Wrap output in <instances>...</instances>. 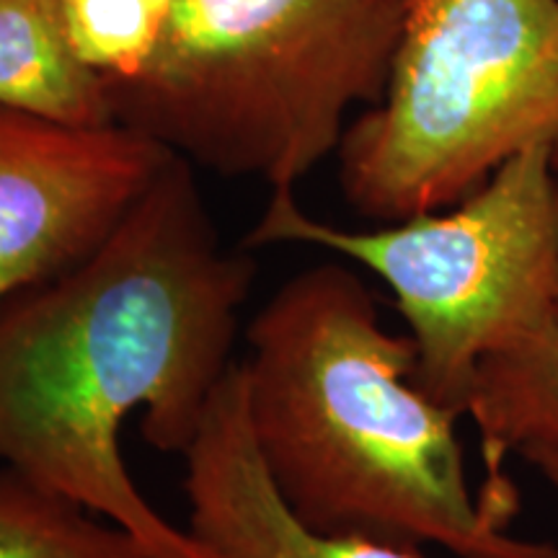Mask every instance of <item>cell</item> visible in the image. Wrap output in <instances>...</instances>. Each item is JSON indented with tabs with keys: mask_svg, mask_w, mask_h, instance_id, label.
<instances>
[{
	"mask_svg": "<svg viewBox=\"0 0 558 558\" xmlns=\"http://www.w3.org/2000/svg\"><path fill=\"white\" fill-rule=\"evenodd\" d=\"M177 0H65L75 50L104 78L137 73L156 50Z\"/></svg>",
	"mask_w": 558,
	"mask_h": 558,
	"instance_id": "obj_11",
	"label": "cell"
},
{
	"mask_svg": "<svg viewBox=\"0 0 558 558\" xmlns=\"http://www.w3.org/2000/svg\"><path fill=\"white\" fill-rule=\"evenodd\" d=\"M0 558H150L128 530L0 465Z\"/></svg>",
	"mask_w": 558,
	"mask_h": 558,
	"instance_id": "obj_10",
	"label": "cell"
},
{
	"mask_svg": "<svg viewBox=\"0 0 558 558\" xmlns=\"http://www.w3.org/2000/svg\"><path fill=\"white\" fill-rule=\"evenodd\" d=\"M184 460L186 533L215 558H424L422 548L318 533L290 512L251 435L241 362L215 393Z\"/></svg>",
	"mask_w": 558,
	"mask_h": 558,
	"instance_id": "obj_7",
	"label": "cell"
},
{
	"mask_svg": "<svg viewBox=\"0 0 558 558\" xmlns=\"http://www.w3.org/2000/svg\"><path fill=\"white\" fill-rule=\"evenodd\" d=\"M530 148L558 169V0H407L386 96L339 143V186L386 226L458 205Z\"/></svg>",
	"mask_w": 558,
	"mask_h": 558,
	"instance_id": "obj_4",
	"label": "cell"
},
{
	"mask_svg": "<svg viewBox=\"0 0 558 558\" xmlns=\"http://www.w3.org/2000/svg\"><path fill=\"white\" fill-rule=\"evenodd\" d=\"M407 0H177L137 73L104 78L117 124L192 166L295 190L386 96Z\"/></svg>",
	"mask_w": 558,
	"mask_h": 558,
	"instance_id": "obj_3",
	"label": "cell"
},
{
	"mask_svg": "<svg viewBox=\"0 0 558 558\" xmlns=\"http://www.w3.org/2000/svg\"><path fill=\"white\" fill-rule=\"evenodd\" d=\"M246 344L251 435L303 525L458 558H558L554 543L509 535L507 478L471 492L460 414L418 390L414 339L383 329L352 269L292 275L251 318Z\"/></svg>",
	"mask_w": 558,
	"mask_h": 558,
	"instance_id": "obj_2",
	"label": "cell"
},
{
	"mask_svg": "<svg viewBox=\"0 0 558 558\" xmlns=\"http://www.w3.org/2000/svg\"><path fill=\"white\" fill-rule=\"evenodd\" d=\"M251 248L222 243L194 166L173 156L107 243L0 303V465L128 530L150 558H215L140 494L122 424L192 448L233 369Z\"/></svg>",
	"mask_w": 558,
	"mask_h": 558,
	"instance_id": "obj_1",
	"label": "cell"
},
{
	"mask_svg": "<svg viewBox=\"0 0 558 558\" xmlns=\"http://www.w3.org/2000/svg\"><path fill=\"white\" fill-rule=\"evenodd\" d=\"M463 416L478 429L488 481L505 476L509 452L558 458V303L518 341L478 362Z\"/></svg>",
	"mask_w": 558,
	"mask_h": 558,
	"instance_id": "obj_9",
	"label": "cell"
},
{
	"mask_svg": "<svg viewBox=\"0 0 558 558\" xmlns=\"http://www.w3.org/2000/svg\"><path fill=\"white\" fill-rule=\"evenodd\" d=\"M525 460L543 473V478H546L550 486L558 488V458L556 456H543V452H538V456H527Z\"/></svg>",
	"mask_w": 558,
	"mask_h": 558,
	"instance_id": "obj_12",
	"label": "cell"
},
{
	"mask_svg": "<svg viewBox=\"0 0 558 558\" xmlns=\"http://www.w3.org/2000/svg\"><path fill=\"white\" fill-rule=\"evenodd\" d=\"M173 156L117 122L0 107V303L96 254Z\"/></svg>",
	"mask_w": 558,
	"mask_h": 558,
	"instance_id": "obj_6",
	"label": "cell"
},
{
	"mask_svg": "<svg viewBox=\"0 0 558 558\" xmlns=\"http://www.w3.org/2000/svg\"><path fill=\"white\" fill-rule=\"evenodd\" d=\"M271 243L320 246L378 275L416 344L418 390L463 416L478 362L558 303L556 160L522 150L458 205L373 230L320 222L279 190L243 246Z\"/></svg>",
	"mask_w": 558,
	"mask_h": 558,
	"instance_id": "obj_5",
	"label": "cell"
},
{
	"mask_svg": "<svg viewBox=\"0 0 558 558\" xmlns=\"http://www.w3.org/2000/svg\"><path fill=\"white\" fill-rule=\"evenodd\" d=\"M0 107L75 128L114 124L104 75L70 39L65 0H0Z\"/></svg>",
	"mask_w": 558,
	"mask_h": 558,
	"instance_id": "obj_8",
	"label": "cell"
}]
</instances>
